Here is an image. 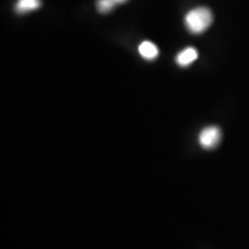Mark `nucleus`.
<instances>
[{
    "label": "nucleus",
    "mask_w": 249,
    "mask_h": 249,
    "mask_svg": "<svg viewBox=\"0 0 249 249\" xmlns=\"http://www.w3.org/2000/svg\"><path fill=\"white\" fill-rule=\"evenodd\" d=\"M127 0H97L96 7L100 13L107 14L111 12L117 5L124 4Z\"/></svg>",
    "instance_id": "6"
},
{
    "label": "nucleus",
    "mask_w": 249,
    "mask_h": 249,
    "mask_svg": "<svg viewBox=\"0 0 249 249\" xmlns=\"http://www.w3.org/2000/svg\"><path fill=\"white\" fill-rule=\"evenodd\" d=\"M41 7V0H18L15 10L18 14H26Z\"/></svg>",
    "instance_id": "5"
},
{
    "label": "nucleus",
    "mask_w": 249,
    "mask_h": 249,
    "mask_svg": "<svg viewBox=\"0 0 249 249\" xmlns=\"http://www.w3.org/2000/svg\"><path fill=\"white\" fill-rule=\"evenodd\" d=\"M213 21L212 11L205 7H198L188 11L185 17L187 30L194 35L204 33Z\"/></svg>",
    "instance_id": "1"
},
{
    "label": "nucleus",
    "mask_w": 249,
    "mask_h": 249,
    "mask_svg": "<svg viewBox=\"0 0 249 249\" xmlns=\"http://www.w3.org/2000/svg\"><path fill=\"white\" fill-rule=\"evenodd\" d=\"M197 51L193 47H187L178 53L176 57V61L180 67L186 68L191 65L197 58Z\"/></svg>",
    "instance_id": "3"
},
{
    "label": "nucleus",
    "mask_w": 249,
    "mask_h": 249,
    "mask_svg": "<svg viewBox=\"0 0 249 249\" xmlns=\"http://www.w3.org/2000/svg\"><path fill=\"white\" fill-rule=\"evenodd\" d=\"M139 53L146 60H154L159 55V49L150 41H144L139 45Z\"/></svg>",
    "instance_id": "4"
},
{
    "label": "nucleus",
    "mask_w": 249,
    "mask_h": 249,
    "mask_svg": "<svg viewBox=\"0 0 249 249\" xmlns=\"http://www.w3.org/2000/svg\"><path fill=\"white\" fill-rule=\"evenodd\" d=\"M222 140V131L218 126H207L198 135V143L205 150L216 148Z\"/></svg>",
    "instance_id": "2"
}]
</instances>
